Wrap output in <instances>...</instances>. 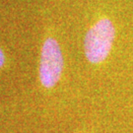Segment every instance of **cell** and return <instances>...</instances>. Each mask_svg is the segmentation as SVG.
I'll return each mask as SVG.
<instances>
[{
  "label": "cell",
  "instance_id": "2",
  "mask_svg": "<svg viewBox=\"0 0 133 133\" xmlns=\"http://www.w3.org/2000/svg\"><path fill=\"white\" fill-rule=\"evenodd\" d=\"M64 60L62 49L54 37L48 36L43 39L41 48L38 78L44 89H53L62 76Z\"/></svg>",
  "mask_w": 133,
  "mask_h": 133
},
{
  "label": "cell",
  "instance_id": "3",
  "mask_svg": "<svg viewBox=\"0 0 133 133\" xmlns=\"http://www.w3.org/2000/svg\"><path fill=\"white\" fill-rule=\"evenodd\" d=\"M4 63H5V55L4 53H3V51H2V49L0 48V68L3 67Z\"/></svg>",
  "mask_w": 133,
  "mask_h": 133
},
{
  "label": "cell",
  "instance_id": "1",
  "mask_svg": "<svg viewBox=\"0 0 133 133\" xmlns=\"http://www.w3.org/2000/svg\"><path fill=\"white\" fill-rule=\"evenodd\" d=\"M116 37L115 26L108 16H101L87 30L84 37V54L92 65H100L109 58Z\"/></svg>",
  "mask_w": 133,
  "mask_h": 133
}]
</instances>
